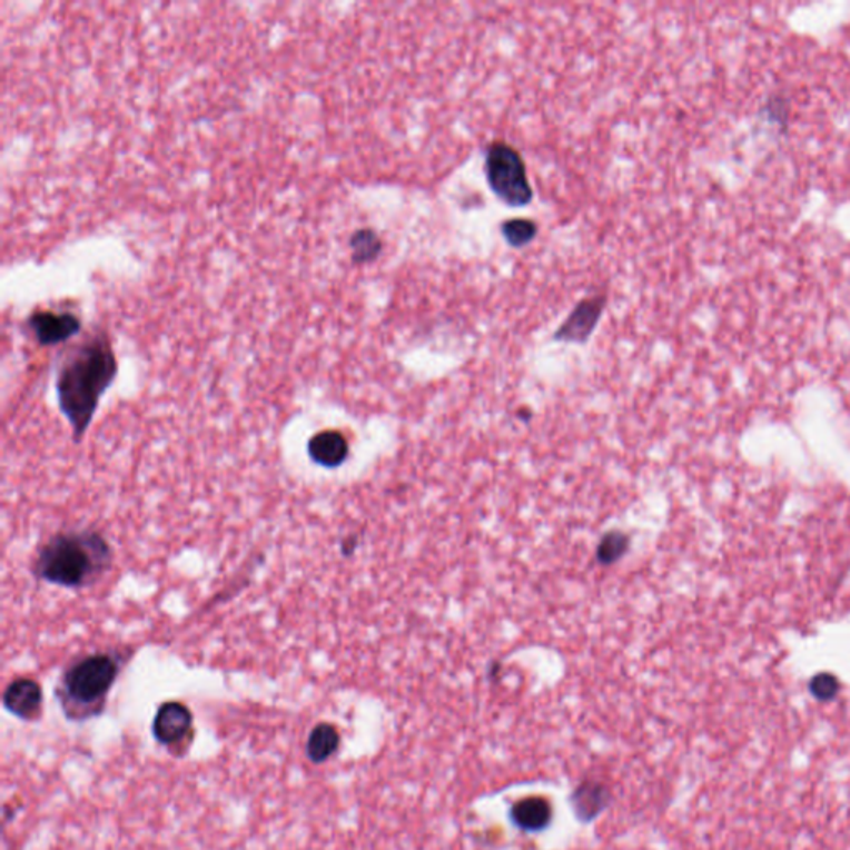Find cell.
<instances>
[{
	"mask_svg": "<svg viewBox=\"0 0 850 850\" xmlns=\"http://www.w3.org/2000/svg\"><path fill=\"white\" fill-rule=\"evenodd\" d=\"M118 374L117 357L106 334L87 339L73 349L57 370L59 407L72 425L76 442L92 424L100 399Z\"/></svg>",
	"mask_w": 850,
	"mask_h": 850,
	"instance_id": "1",
	"label": "cell"
},
{
	"mask_svg": "<svg viewBox=\"0 0 850 850\" xmlns=\"http://www.w3.org/2000/svg\"><path fill=\"white\" fill-rule=\"evenodd\" d=\"M111 548L93 531L57 533L47 540L33 562L37 579L63 589H86L106 575Z\"/></svg>",
	"mask_w": 850,
	"mask_h": 850,
	"instance_id": "2",
	"label": "cell"
},
{
	"mask_svg": "<svg viewBox=\"0 0 850 850\" xmlns=\"http://www.w3.org/2000/svg\"><path fill=\"white\" fill-rule=\"evenodd\" d=\"M127 658L120 651H100L73 661L60 678L57 698L69 720L99 716Z\"/></svg>",
	"mask_w": 850,
	"mask_h": 850,
	"instance_id": "3",
	"label": "cell"
},
{
	"mask_svg": "<svg viewBox=\"0 0 850 850\" xmlns=\"http://www.w3.org/2000/svg\"><path fill=\"white\" fill-rule=\"evenodd\" d=\"M485 178L495 197L512 208L532 204L533 188L524 158L512 145L494 141L485 150Z\"/></svg>",
	"mask_w": 850,
	"mask_h": 850,
	"instance_id": "4",
	"label": "cell"
},
{
	"mask_svg": "<svg viewBox=\"0 0 850 850\" xmlns=\"http://www.w3.org/2000/svg\"><path fill=\"white\" fill-rule=\"evenodd\" d=\"M609 296L596 295L582 299L579 305L570 313L569 318L560 324L559 329L553 334V340L556 343L585 344L595 333L603 312L606 308Z\"/></svg>",
	"mask_w": 850,
	"mask_h": 850,
	"instance_id": "5",
	"label": "cell"
},
{
	"mask_svg": "<svg viewBox=\"0 0 850 850\" xmlns=\"http://www.w3.org/2000/svg\"><path fill=\"white\" fill-rule=\"evenodd\" d=\"M29 327L37 343L42 346H56L77 336L82 329V323L72 313H57L50 309H39L29 318Z\"/></svg>",
	"mask_w": 850,
	"mask_h": 850,
	"instance_id": "6",
	"label": "cell"
},
{
	"mask_svg": "<svg viewBox=\"0 0 850 850\" xmlns=\"http://www.w3.org/2000/svg\"><path fill=\"white\" fill-rule=\"evenodd\" d=\"M194 714L185 704L168 701L158 708L154 720V737L165 745L178 744L190 734Z\"/></svg>",
	"mask_w": 850,
	"mask_h": 850,
	"instance_id": "7",
	"label": "cell"
},
{
	"mask_svg": "<svg viewBox=\"0 0 850 850\" xmlns=\"http://www.w3.org/2000/svg\"><path fill=\"white\" fill-rule=\"evenodd\" d=\"M43 693L39 683L27 678L12 681L3 691V706L20 720L32 721L42 711Z\"/></svg>",
	"mask_w": 850,
	"mask_h": 850,
	"instance_id": "8",
	"label": "cell"
},
{
	"mask_svg": "<svg viewBox=\"0 0 850 850\" xmlns=\"http://www.w3.org/2000/svg\"><path fill=\"white\" fill-rule=\"evenodd\" d=\"M308 454L320 467L337 468L346 462L349 445L340 432L324 431L309 441Z\"/></svg>",
	"mask_w": 850,
	"mask_h": 850,
	"instance_id": "9",
	"label": "cell"
},
{
	"mask_svg": "<svg viewBox=\"0 0 850 850\" xmlns=\"http://www.w3.org/2000/svg\"><path fill=\"white\" fill-rule=\"evenodd\" d=\"M552 805L546 799L531 798L521 799L512 808V822L525 832L545 831L552 822Z\"/></svg>",
	"mask_w": 850,
	"mask_h": 850,
	"instance_id": "10",
	"label": "cell"
},
{
	"mask_svg": "<svg viewBox=\"0 0 850 850\" xmlns=\"http://www.w3.org/2000/svg\"><path fill=\"white\" fill-rule=\"evenodd\" d=\"M610 802L609 788L602 782H583L572 794L573 811L583 822L599 818Z\"/></svg>",
	"mask_w": 850,
	"mask_h": 850,
	"instance_id": "11",
	"label": "cell"
},
{
	"mask_svg": "<svg viewBox=\"0 0 850 850\" xmlns=\"http://www.w3.org/2000/svg\"><path fill=\"white\" fill-rule=\"evenodd\" d=\"M339 744V731L333 724H318L309 734L306 754H308L309 761L320 764V762H326L327 759L336 754Z\"/></svg>",
	"mask_w": 850,
	"mask_h": 850,
	"instance_id": "12",
	"label": "cell"
},
{
	"mask_svg": "<svg viewBox=\"0 0 850 850\" xmlns=\"http://www.w3.org/2000/svg\"><path fill=\"white\" fill-rule=\"evenodd\" d=\"M349 248L354 265H369L383 253V239L373 228H360L350 236Z\"/></svg>",
	"mask_w": 850,
	"mask_h": 850,
	"instance_id": "13",
	"label": "cell"
},
{
	"mask_svg": "<svg viewBox=\"0 0 850 850\" xmlns=\"http://www.w3.org/2000/svg\"><path fill=\"white\" fill-rule=\"evenodd\" d=\"M501 233L512 248L521 249L531 245L538 235V226L528 218H512L502 223Z\"/></svg>",
	"mask_w": 850,
	"mask_h": 850,
	"instance_id": "14",
	"label": "cell"
},
{
	"mask_svg": "<svg viewBox=\"0 0 850 850\" xmlns=\"http://www.w3.org/2000/svg\"><path fill=\"white\" fill-rule=\"evenodd\" d=\"M630 548V536L619 531H612L603 535L602 542L596 548V560L600 565L610 566L622 560Z\"/></svg>",
	"mask_w": 850,
	"mask_h": 850,
	"instance_id": "15",
	"label": "cell"
},
{
	"mask_svg": "<svg viewBox=\"0 0 850 850\" xmlns=\"http://www.w3.org/2000/svg\"><path fill=\"white\" fill-rule=\"evenodd\" d=\"M789 113L791 106L782 93H771L761 108V115H765L771 123L778 125L779 131H788Z\"/></svg>",
	"mask_w": 850,
	"mask_h": 850,
	"instance_id": "16",
	"label": "cell"
},
{
	"mask_svg": "<svg viewBox=\"0 0 850 850\" xmlns=\"http://www.w3.org/2000/svg\"><path fill=\"white\" fill-rule=\"evenodd\" d=\"M809 691H811L816 700L829 703V701L838 698L839 691H841V683H839L836 674L818 673L809 681Z\"/></svg>",
	"mask_w": 850,
	"mask_h": 850,
	"instance_id": "17",
	"label": "cell"
}]
</instances>
